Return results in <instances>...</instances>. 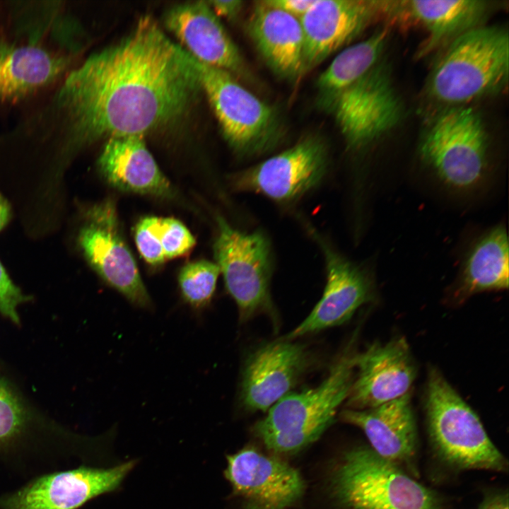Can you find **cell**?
Wrapping results in <instances>:
<instances>
[{
	"label": "cell",
	"mask_w": 509,
	"mask_h": 509,
	"mask_svg": "<svg viewBox=\"0 0 509 509\" xmlns=\"http://www.w3.org/2000/svg\"><path fill=\"white\" fill-rule=\"evenodd\" d=\"M245 509H267V508H265L261 507L259 505L249 503V505L247 506V508Z\"/></svg>",
	"instance_id": "obj_35"
},
{
	"label": "cell",
	"mask_w": 509,
	"mask_h": 509,
	"mask_svg": "<svg viewBox=\"0 0 509 509\" xmlns=\"http://www.w3.org/2000/svg\"><path fill=\"white\" fill-rule=\"evenodd\" d=\"M79 233L86 258L111 288L131 305L151 310L153 304L120 230L115 205L106 199L89 208Z\"/></svg>",
	"instance_id": "obj_10"
},
{
	"label": "cell",
	"mask_w": 509,
	"mask_h": 509,
	"mask_svg": "<svg viewBox=\"0 0 509 509\" xmlns=\"http://www.w3.org/2000/svg\"><path fill=\"white\" fill-rule=\"evenodd\" d=\"M340 418L360 428L370 448L380 457L401 469L412 468L416 455L417 432L410 392L374 408L344 409Z\"/></svg>",
	"instance_id": "obj_20"
},
{
	"label": "cell",
	"mask_w": 509,
	"mask_h": 509,
	"mask_svg": "<svg viewBox=\"0 0 509 509\" xmlns=\"http://www.w3.org/2000/svg\"><path fill=\"white\" fill-rule=\"evenodd\" d=\"M508 234L503 226L484 235L465 262L460 288L464 294L508 288Z\"/></svg>",
	"instance_id": "obj_24"
},
{
	"label": "cell",
	"mask_w": 509,
	"mask_h": 509,
	"mask_svg": "<svg viewBox=\"0 0 509 509\" xmlns=\"http://www.w3.org/2000/svg\"><path fill=\"white\" fill-rule=\"evenodd\" d=\"M219 274L216 262L204 259L189 262L180 269L177 281L181 298L194 313H201L210 305Z\"/></svg>",
	"instance_id": "obj_26"
},
{
	"label": "cell",
	"mask_w": 509,
	"mask_h": 509,
	"mask_svg": "<svg viewBox=\"0 0 509 509\" xmlns=\"http://www.w3.org/2000/svg\"><path fill=\"white\" fill-rule=\"evenodd\" d=\"M477 509H508V492L496 491L488 493Z\"/></svg>",
	"instance_id": "obj_33"
},
{
	"label": "cell",
	"mask_w": 509,
	"mask_h": 509,
	"mask_svg": "<svg viewBox=\"0 0 509 509\" xmlns=\"http://www.w3.org/2000/svg\"><path fill=\"white\" fill-rule=\"evenodd\" d=\"M29 300L9 278L0 262V312L15 324H20L18 305Z\"/></svg>",
	"instance_id": "obj_30"
},
{
	"label": "cell",
	"mask_w": 509,
	"mask_h": 509,
	"mask_svg": "<svg viewBox=\"0 0 509 509\" xmlns=\"http://www.w3.org/2000/svg\"><path fill=\"white\" fill-rule=\"evenodd\" d=\"M358 370L346 398L348 409H368L409 392L416 375L406 341L395 338L374 343L356 354Z\"/></svg>",
	"instance_id": "obj_13"
},
{
	"label": "cell",
	"mask_w": 509,
	"mask_h": 509,
	"mask_svg": "<svg viewBox=\"0 0 509 509\" xmlns=\"http://www.w3.org/2000/svg\"><path fill=\"white\" fill-rule=\"evenodd\" d=\"M508 30L476 26L447 43L430 73L427 93L441 104L463 106L501 88L508 81Z\"/></svg>",
	"instance_id": "obj_2"
},
{
	"label": "cell",
	"mask_w": 509,
	"mask_h": 509,
	"mask_svg": "<svg viewBox=\"0 0 509 509\" xmlns=\"http://www.w3.org/2000/svg\"><path fill=\"white\" fill-rule=\"evenodd\" d=\"M264 1L274 8L300 19L312 6L315 0H264Z\"/></svg>",
	"instance_id": "obj_31"
},
{
	"label": "cell",
	"mask_w": 509,
	"mask_h": 509,
	"mask_svg": "<svg viewBox=\"0 0 509 509\" xmlns=\"http://www.w3.org/2000/svg\"><path fill=\"white\" fill-rule=\"evenodd\" d=\"M233 492L267 509H284L302 496L304 481L286 462L245 448L227 456L224 472Z\"/></svg>",
	"instance_id": "obj_16"
},
{
	"label": "cell",
	"mask_w": 509,
	"mask_h": 509,
	"mask_svg": "<svg viewBox=\"0 0 509 509\" xmlns=\"http://www.w3.org/2000/svg\"><path fill=\"white\" fill-rule=\"evenodd\" d=\"M74 54L0 37V103H11L52 84L71 70Z\"/></svg>",
	"instance_id": "obj_19"
},
{
	"label": "cell",
	"mask_w": 509,
	"mask_h": 509,
	"mask_svg": "<svg viewBox=\"0 0 509 509\" xmlns=\"http://www.w3.org/2000/svg\"><path fill=\"white\" fill-rule=\"evenodd\" d=\"M206 95L230 146L243 157L271 149L279 139L276 111L224 70L197 61Z\"/></svg>",
	"instance_id": "obj_7"
},
{
	"label": "cell",
	"mask_w": 509,
	"mask_h": 509,
	"mask_svg": "<svg viewBox=\"0 0 509 509\" xmlns=\"http://www.w3.org/2000/svg\"><path fill=\"white\" fill-rule=\"evenodd\" d=\"M328 167L324 143L308 136L263 162L233 174L237 191L256 192L276 201L296 199L318 186Z\"/></svg>",
	"instance_id": "obj_11"
},
{
	"label": "cell",
	"mask_w": 509,
	"mask_h": 509,
	"mask_svg": "<svg viewBox=\"0 0 509 509\" xmlns=\"http://www.w3.org/2000/svg\"><path fill=\"white\" fill-rule=\"evenodd\" d=\"M218 17L233 19L240 12L243 2L240 0H210L206 1Z\"/></svg>",
	"instance_id": "obj_32"
},
{
	"label": "cell",
	"mask_w": 509,
	"mask_h": 509,
	"mask_svg": "<svg viewBox=\"0 0 509 509\" xmlns=\"http://www.w3.org/2000/svg\"><path fill=\"white\" fill-rule=\"evenodd\" d=\"M425 407L431 443L442 461L462 470L507 469L479 416L434 368L428 375Z\"/></svg>",
	"instance_id": "obj_4"
},
{
	"label": "cell",
	"mask_w": 509,
	"mask_h": 509,
	"mask_svg": "<svg viewBox=\"0 0 509 509\" xmlns=\"http://www.w3.org/2000/svg\"><path fill=\"white\" fill-rule=\"evenodd\" d=\"M159 235L165 259L185 255L195 245L187 228L173 218H160Z\"/></svg>",
	"instance_id": "obj_28"
},
{
	"label": "cell",
	"mask_w": 509,
	"mask_h": 509,
	"mask_svg": "<svg viewBox=\"0 0 509 509\" xmlns=\"http://www.w3.org/2000/svg\"><path fill=\"white\" fill-rule=\"evenodd\" d=\"M387 37V29L378 30L367 39L340 52L319 76V98L344 88L380 61Z\"/></svg>",
	"instance_id": "obj_25"
},
{
	"label": "cell",
	"mask_w": 509,
	"mask_h": 509,
	"mask_svg": "<svg viewBox=\"0 0 509 509\" xmlns=\"http://www.w3.org/2000/svg\"><path fill=\"white\" fill-rule=\"evenodd\" d=\"M201 90L197 60L145 16L124 38L71 69L16 130L54 144L62 165L99 140L175 123Z\"/></svg>",
	"instance_id": "obj_1"
},
{
	"label": "cell",
	"mask_w": 509,
	"mask_h": 509,
	"mask_svg": "<svg viewBox=\"0 0 509 509\" xmlns=\"http://www.w3.org/2000/svg\"><path fill=\"white\" fill-rule=\"evenodd\" d=\"M28 421L26 410L16 394L0 379V446L14 440Z\"/></svg>",
	"instance_id": "obj_27"
},
{
	"label": "cell",
	"mask_w": 509,
	"mask_h": 509,
	"mask_svg": "<svg viewBox=\"0 0 509 509\" xmlns=\"http://www.w3.org/2000/svg\"><path fill=\"white\" fill-rule=\"evenodd\" d=\"M488 139L479 115L464 106L450 107L428 126L419 153L447 185L469 189L483 179L487 166Z\"/></svg>",
	"instance_id": "obj_6"
},
{
	"label": "cell",
	"mask_w": 509,
	"mask_h": 509,
	"mask_svg": "<svg viewBox=\"0 0 509 509\" xmlns=\"http://www.w3.org/2000/svg\"><path fill=\"white\" fill-rule=\"evenodd\" d=\"M324 253L327 282L321 299L310 315L287 334L291 341L308 334L341 325L366 303L371 294L368 277L315 233Z\"/></svg>",
	"instance_id": "obj_18"
},
{
	"label": "cell",
	"mask_w": 509,
	"mask_h": 509,
	"mask_svg": "<svg viewBox=\"0 0 509 509\" xmlns=\"http://www.w3.org/2000/svg\"><path fill=\"white\" fill-rule=\"evenodd\" d=\"M164 22L179 45L197 62L236 78L248 74L237 46L206 1L175 5L166 12Z\"/></svg>",
	"instance_id": "obj_15"
},
{
	"label": "cell",
	"mask_w": 509,
	"mask_h": 509,
	"mask_svg": "<svg viewBox=\"0 0 509 509\" xmlns=\"http://www.w3.org/2000/svg\"><path fill=\"white\" fill-rule=\"evenodd\" d=\"M248 33L267 65L279 76L296 81L305 73L304 34L299 18L257 1Z\"/></svg>",
	"instance_id": "obj_21"
},
{
	"label": "cell",
	"mask_w": 509,
	"mask_h": 509,
	"mask_svg": "<svg viewBox=\"0 0 509 509\" xmlns=\"http://www.w3.org/2000/svg\"><path fill=\"white\" fill-rule=\"evenodd\" d=\"M213 244L216 264L226 288L235 300L240 321L271 311L269 285L272 274L271 245L261 230L240 231L217 217Z\"/></svg>",
	"instance_id": "obj_9"
},
{
	"label": "cell",
	"mask_w": 509,
	"mask_h": 509,
	"mask_svg": "<svg viewBox=\"0 0 509 509\" xmlns=\"http://www.w3.org/2000/svg\"><path fill=\"white\" fill-rule=\"evenodd\" d=\"M391 3L397 11H404L426 30L428 36L420 56L480 25L488 10L486 1L481 0H411Z\"/></svg>",
	"instance_id": "obj_23"
},
{
	"label": "cell",
	"mask_w": 509,
	"mask_h": 509,
	"mask_svg": "<svg viewBox=\"0 0 509 509\" xmlns=\"http://www.w3.org/2000/svg\"><path fill=\"white\" fill-rule=\"evenodd\" d=\"M345 509H443L440 497L370 447L347 451L331 480Z\"/></svg>",
	"instance_id": "obj_5"
},
{
	"label": "cell",
	"mask_w": 509,
	"mask_h": 509,
	"mask_svg": "<svg viewBox=\"0 0 509 509\" xmlns=\"http://www.w3.org/2000/svg\"><path fill=\"white\" fill-rule=\"evenodd\" d=\"M160 217L146 216L141 219L135 229V242L143 259L156 266L165 259L159 235Z\"/></svg>",
	"instance_id": "obj_29"
},
{
	"label": "cell",
	"mask_w": 509,
	"mask_h": 509,
	"mask_svg": "<svg viewBox=\"0 0 509 509\" xmlns=\"http://www.w3.org/2000/svg\"><path fill=\"white\" fill-rule=\"evenodd\" d=\"M356 354L349 351L317 387L290 392L255 426L265 446L277 453L296 452L317 440L334 422L354 379Z\"/></svg>",
	"instance_id": "obj_3"
},
{
	"label": "cell",
	"mask_w": 509,
	"mask_h": 509,
	"mask_svg": "<svg viewBox=\"0 0 509 509\" xmlns=\"http://www.w3.org/2000/svg\"><path fill=\"white\" fill-rule=\"evenodd\" d=\"M310 356L304 346L288 340L267 344L245 363L240 402L250 411H268L291 392L309 368Z\"/></svg>",
	"instance_id": "obj_14"
},
{
	"label": "cell",
	"mask_w": 509,
	"mask_h": 509,
	"mask_svg": "<svg viewBox=\"0 0 509 509\" xmlns=\"http://www.w3.org/2000/svg\"><path fill=\"white\" fill-rule=\"evenodd\" d=\"M136 461L110 468L81 467L40 476L0 498L1 509H77L90 500L119 488Z\"/></svg>",
	"instance_id": "obj_12"
},
{
	"label": "cell",
	"mask_w": 509,
	"mask_h": 509,
	"mask_svg": "<svg viewBox=\"0 0 509 509\" xmlns=\"http://www.w3.org/2000/svg\"><path fill=\"white\" fill-rule=\"evenodd\" d=\"M11 218V208L7 201L0 194V230Z\"/></svg>",
	"instance_id": "obj_34"
},
{
	"label": "cell",
	"mask_w": 509,
	"mask_h": 509,
	"mask_svg": "<svg viewBox=\"0 0 509 509\" xmlns=\"http://www.w3.org/2000/svg\"><path fill=\"white\" fill-rule=\"evenodd\" d=\"M379 11L378 1L315 0L300 18L305 72L356 37Z\"/></svg>",
	"instance_id": "obj_17"
},
{
	"label": "cell",
	"mask_w": 509,
	"mask_h": 509,
	"mask_svg": "<svg viewBox=\"0 0 509 509\" xmlns=\"http://www.w3.org/2000/svg\"><path fill=\"white\" fill-rule=\"evenodd\" d=\"M98 165L105 180L119 189L170 198L175 191L146 148L144 136L106 140Z\"/></svg>",
	"instance_id": "obj_22"
},
{
	"label": "cell",
	"mask_w": 509,
	"mask_h": 509,
	"mask_svg": "<svg viewBox=\"0 0 509 509\" xmlns=\"http://www.w3.org/2000/svg\"><path fill=\"white\" fill-rule=\"evenodd\" d=\"M333 116L347 145L359 148L393 129L403 114L402 101L380 61L340 90L319 98Z\"/></svg>",
	"instance_id": "obj_8"
}]
</instances>
